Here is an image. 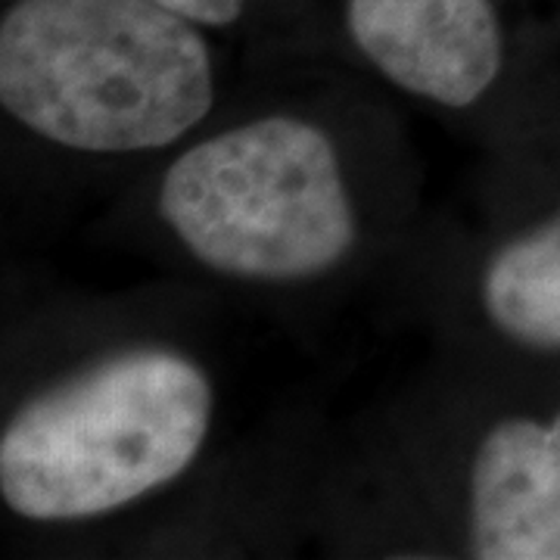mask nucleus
I'll return each instance as SVG.
<instances>
[{"label":"nucleus","mask_w":560,"mask_h":560,"mask_svg":"<svg viewBox=\"0 0 560 560\" xmlns=\"http://www.w3.org/2000/svg\"><path fill=\"white\" fill-rule=\"evenodd\" d=\"M482 305L511 340L560 349V209L489 261Z\"/></svg>","instance_id":"nucleus-6"},{"label":"nucleus","mask_w":560,"mask_h":560,"mask_svg":"<svg viewBox=\"0 0 560 560\" xmlns=\"http://www.w3.org/2000/svg\"><path fill=\"white\" fill-rule=\"evenodd\" d=\"M197 25H228L243 13V0H156Z\"/></svg>","instance_id":"nucleus-7"},{"label":"nucleus","mask_w":560,"mask_h":560,"mask_svg":"<svg viewBox=\"0 0 560 560\" xmlns=\"http://www.w3.org/2000/svg\"><path fill=\"white\" fill-rule=\"evenodd\" d=\"M470 548L486 560H560V408L495 423L470 467Z\"/></svg>","instance_id":"nucleus-5"},{"label":"nucleus","mask_w":560,"mask_h":560,"mask_svg":"<svg viewBox=\"0 0 560 560\" xmlns=\"http://www.w3.org/2000/svg\"><path fill=\"white\" fill-rule=\"evenodd\" d=\"M212 386L178 352L103 361L28 401L0 436V495L25 521L103 517L156 492L197 460Z\"/></svg>","instance_id":"nucleus-2"},{"label":"nucleus","mask_w":560,"mask_h":560,"mask_svg":"<svg viewBox=\"0 0 560 560\" xmlns=\"http://www.w3.org/2000/svg\"><path fill=\"white\" fill-rule=\"evenodd\" d=\"M194 25L156 0H20L0 22V103L81 153L168 147L215 103Z\"/></svg>","instance_id":"nucleus-1"},{"label":"nucleus","mask_w":560,"mask_h":560,"mask_svg":"<svg viewBox=\"0 0 560 560\" xmlns=\"http://www.w3.org/2000/svg\"><path fill=\"white\" fill-rule=\"evenodd\" d=\"M160 215L206 268L261 283L318 278L355 243L337 147L296 116L246 121L180 153Z\"/></svg>","instance_id":"nucleus-3"},{"label":"nucleus","mask_w":560,"mask_h":560,"mask_svg":"<svg viewBox=\"0 0 560 560\" xmlns=\"http://www.w3.org/2000/svg\"><path fill=\"white\" fill-rule=\"evenodd\" d=\"M349 32L381 75L452 109L480 101L504 62L489 0H349Z\"/></svg>","instance_id":"nucleus-4"}]
</instances>
